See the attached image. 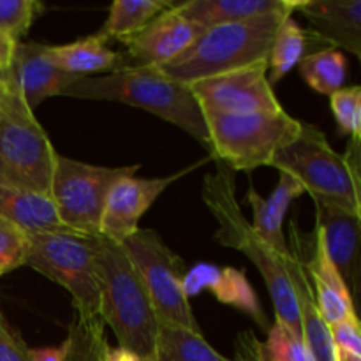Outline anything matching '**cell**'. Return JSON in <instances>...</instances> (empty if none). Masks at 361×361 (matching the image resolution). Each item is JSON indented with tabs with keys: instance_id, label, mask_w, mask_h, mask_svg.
Segmentation results:
<instances>
[{
	"instance_id": "7402d4cb",
	"label": "cell",
	"mask_w": 361,
	"mask_h": 361,
	"mask_svg": "<svg viewBox=\"0 0 361 361\" xmlns=\"http://www.w3.org/2000/svg\"><path fill=\"white\" fill-rule=\"evenodd\" d=\"M0 217L14 222L28 235L69 231L60 224L49 196L4 182H0Z\"/></svg>"
},
{
	"instance_id": "74e56055",
	"label": "cell",
	"mask_w": 361,
	"mask_h": 361,
	"mask_svg": "<svg viewBox=\"0 0 361 361\" xmlns=\"http://www.w3.org/2000/svg\"><path fill=\"white\" fill-rule=\"evenodd\" d=\"M6 95H7V74L6 71H4V73H0V113H2L4 109Z\"/></svg>"
},
{
	"instance_id": "f1b7e54d",
	"label": "cell",
	"mask_w": 361,
	"mask_h": 361,
	"mask_svg": "<svg viewBox=\"0 0 361 361\" xmlns=\"http://www.w3.org/2000/svg\"><path fill=\"white\" fill-rule=\"evenodd\" d=\"M42 11L37 0H0V34L21 42Z\"/></svg>"
},
{
	"instance_id": "30bf717a",
	"label": "cell",
	"mask_w": 361,
	"mask_h": 361,
	"mask_svg": "<svg viewBox=\"0 0 361 361\" xmlns=\"http://www.w3.org/2000/svg\"><path fill=\"white\" fill-rule=\"evenodd\" d=\"M136 267L161 324L201 334L189 298L183 293L185 263L152 229H137L122 243Z\"/></svg>"
},
{
	"instance_id": "ba28073f",
	"label": "cell",
	"mask_w": 361,
	"mask_h": 361,
	"mask_svg": "<svg viewBox=\"0 0 361 361\" xmlns=\"http://www.w3.org/2000/svg\"><path fill=\"white\" fill-rule=\"evenodd\" d=\"M25 267L62 286L73 298L76 316L101 317L92 236L73 231L32 233Z\"/></svg>"
},
{
	"instance_id": "44dd1931",
	"label": "cell",
	"mask_w": 361,
	"mask_h": 361,
	"mask_svg": "<svg viewBox=\"0 0 361 361\" xmlns=\"http://www.w3.org/2000/svg\"><path fill=\"white\" fill-rule=\"evenodd\" d=\"M48 56L56 69L76 78L111 74L127 66L126 55L113 51L102 37L87 35L67 44H48Z\"/></svg>"
},
{
	"instance_id": "6da1fadb",
	"label": "cell",
	"mask_w": 361,
	"mask_h": 361,
	"mask_svg": "<svg viewBox=\"0 0 361 361\" xmlns=\"http://www.w3.org/2000/svg\"><path fill=\"white\" fill-rule=\"evenodd\" d=\"M62 95L90 101H113L147 109L185 130L210 150L203 111L189 85L166 78L155 67H122L104 76L80 78Z\"/></svg>"
},
{
	"instance_id": "603a6c76",
	"label": "cell",
	"mask_w": 361,
	"mask_h": 361,
	"mask_svg": "<svg viewBox=\"0 0 361 361\" xmlns=\"http://www.w3.org/2000/svg\"><path fill=\"white\" fill-rule=\"evenodd\" d=\"M173 6V0H115L109 6L108 20L97 35L106 42L120 41L127 44L154 18Z\"/></svg>"
},
{
	"instance_id": "5bb4252c",
	"label": "cell",
	"mask_w": 361,
	"mask_h": 361,
	"mask_svg": "<svg viewBox=\"0 0 361 361\" xmlns=\"http://www.w3.org/2000/svg\"><path fill=\"white\" fill-rule=\"evenodd\" d=\"M6 73L7 80L32 111L46 99L62 95L80 80L56 69L48 56V44L41 42H18Z\"/></svg>"
},
{
	"instance_id": "9a60e30c",
	"label": "cell",
	"mask_w": 361,
	"mask_h": 361,
	"mask_svg": "<svg viewBox=\"0 0 361 361\" xmlns=\"http://www.w3.org/2000/svg\"><path fill=\"white\" fill-rule=\"evenodd\" d=\"M316 204V229L323 240L328 257L341 274L349 293H358L360 281V219L334 204L314 201Z\"/></svg>"
},
{
	"instance_id": "ffe728a7",
	"label": "cell",
	"mask_w": 361,
	"mask_h": 361,
	"mask_svg": "<svg viewBox=\"0 0 361 361\" xmlns=\"http://www.w3.org/2000/svg\"><path fill=\"white\" fill-rule=\"evenodd\" d=\"M303 192L305 189L302 183L295 176L286 175V173H279V183L268 200H263L252 185L247 192V203L252 207L254 214V222L250 226L271 249H275L282 256L289 254V245L284 236L286 212L289 204Z\"/></svg>"
},
{
	"instance_id": "ac0fdd59",
	"label": "cell",
	"mask_w": 361,
	"mask_h": 361,
	"mask_svg": "<svg viewBox=\"0 0 361 361\" xmlns=\"http://www.w3.org/2000/svg\"><path fill=\"white\" fill-rule=\"evenodd\" d=\"M307 275L314 291L317 312L328 326L355 316V302L341 274L328 257L317 229L312 233V257L305 263Z\"/></svg>"
},
{
	"instance_id": "cb8c5ba5",
	"label": "cell",
	"mask_w": 361,
	"mask_h": 361,
	"mask_svg": "<svg viewBox=\"0 0 361 361\" xmlns=\"http://www.w3.org/2000/svg\"><path fill=\"white\" fill-rule=\"evenodd\" d=\"M154 358L157 361H233L215 351L203 334L161 324Z\"/></svg>"
},
{
	"instance_id": "1f68e13d",
	"label": "cell",
	"mask_w": 361,
	"mask_h": 361,
	"mask_svg": "<svg viewBox=\"0 0 361 361\" xmlns=\"http://www.w3.org/2000/svg\"><path fill=\"white\" fill-rule=\"evenodd\" d=\"M330 335L334 338V344L337 351L348 353V355L360 356L361 358V330L358 314L342 319L341 323L331 324Z\"/></svg>"
},
{
	"instance_id": "f35d334b",
	"label": "cell",
	"mask_w": 361,
	"mask_h": 361,
	"mask_svg": "<svg viewBox=\"0 0 361 361\" xmlns=\"http://www.w3.org/2000/svg\"><path fill=\"white\" fill-rule=\"evenodd\" d=\"M337 360L338 361H361L360 356H353V355H348V353H342V351H337Z\"/></svg>"
},
{
	"instance_id": "ab89813d",
	"label": "cell",
	"mask_w": 361,
	"mask_h": 361,
	"mask_svg": "<svg viewBox=\"0 0 361 361\" xmlns=\"http://www.w3.org/2000/svg\"><path fill=\"white\" fill-rule=\"evenodd\" d=\"M140 361H157L154 356H147V358H140Z\"/></svg>"
},
{
	"instance_id": "e575fe53",
	"label": "cell",
	"mask_w": 361,
	"mask_h": 361,
	"mask_svg": "<svg viewBox=\"0 0 361 361\" xmlns=\"http://www.w3.org/2000/svg\"><path fill=\"white\" fill-rule=\"evenodd\" d=\"M99 361H140V356L130 353L129 349L120 348V345L113 348L106 342L101 349V355H99Z\"/></svg>"
},
{
	"instance_id": "4dcf8cb0",
	"label": "cell",
	"mask_w": 361,
	"mask_h": 361,
	"mask_svg": "<svg viewBox=\"0 0 361 361\" xmlns=\"http://www.w3.org/2000/svg\"><path fill=\"white\" fill-rule=\"evenodd\" d=\"M28 233L7 219L0 217V275L25 267Z\"/></svg>"
},
{
	"instance_id": "e0dca14e",
	"label": "cell",
	"mask_w": 361,
	"mask_h": 361,
	"mask_svg": "<svg viewBox=\"0 0 361 361\" xmlns=\"http://www.w3.org/2000/svg\"><path fill=\"white\" fill-rule=\"evenodd\" d=\"M296 11L309 20L314 37L361 59V0H298Z\"/></svg>"
},
{
	"instance_id": "4316f807",
	"label": "cell",
	"mask_w": 361,
	"mask_h": 361,
	"mask_svg": "<svg viewBox=\"0 0 361 361\" xmlns=\"http://www.w3.org/2000/svg\"><path fill=\"white\" fill-rule=\"evenodd\" d=\"M106 324L102 317H80L74 314L63 341L66 361H99L106 344Z\"/></svg>"
},
{
	"instance_id": "277c9868",
	"label": "cell",
	"mask_w": 361,
	"mask_h": 361,
	"mask_svg": "<svg viewBox=\"0 0 361 361\" xmlns=\"http://www.w3.org/2000/svg\"><path fill=\"white\" fill-rule=\"evenodd\" d=\"M270 166L295 176L314 201L361 215L360 141H351L342 155L317 127L302 122L298 136L275 154Z\"/></svg>"
},
{
	"instance_id": "3957f363",
	"label": "cell",
	"mask_w": 361,
	"mask_h": 361,
	"mask_svg": "<svg viewBox=\"0 0 361 361\" xmlns=\"http://www.w3.org/2000/svg\"><path fill=\"white\" fill-rule=\"evenodd\" d=\"M101 295V317L118 338V345L140 358L154 356L159 321L147 288L120 243L92 236Z\"/></svg>"
},
{
	"instance_id": "2e32d148",
	"label": "cell",
	"mask_w": 361,
	"mask_h": 361,
	"mask_svg": "<svg viewBox=\"0 0 361 361\" xmlns=\"http://www.w3.org/2000/svg\"><path fill=\"white\" fill-rule=\"evenodd\" d=\"M208 291L224 305H231L252 317L263 330H270L267 316L259 305L256 291L249 284L243 270L231 267H217L212 263H197L183 275V293L185 296H196L201 291Z\"/></svg>"
},
{
	"instance_id": "8992f818",
	"label": "cell",
	"mask_w": 361,
	"mask_h": 361,
	"mask_svg": "<svg viewBox=\"0 0 361 361\" xmlns=\"http://www.w3.org/2000/svg\"><path fill=\"white\" fill-rule=\"evenodd\" d=\"M55 159L48 134L7 80L0 113V182L49 196Z\"/></svg>"
},
{
	"instance_id": "f546056e",
	"label": "cell",
	"mask_w": 361,
	"mask_h": 361,
	"mask_svg": "<svg viewBox=\"0 0 361 361\" xmlns=\"http://www.w3.org/2000/svg\"><path fill=\"white\" fill-rule=\"evenodd\" d=\"M330 108L337 120L338 133L360 141L361 133V88L358 85L342 87L330 95Z\"/></svg>"
},
{
	"instance_id": "83f0119b",
	"label": "cell",
	"mask_w": 361,
	"mask_h": 361,
	"mask_svg": "<svg viewBox=\"0 0 361 361\" xmlns=\"http://www.w3.org/2000/svg\"><path fill=\"white\" fill-rule=\"evenodd\" d=\"M267 334L268 338L263 344L264 361H314L302 335L277 316Z\"/></svg>"
},
{
	"instance_id": "7a4b0ae2",
	"label": "cell",
	"mask_w": 361,
	"mask_h": 361,
	"mask_svg": "<svg viewBox=\"0 0 361 361\" xmlns=\"http://www.w3.org/2000/svg\"><path fill=\"white\" fill-rule=\"evenodd\" d=\"M203 201L214 219L217 221L215 240L221 245L240 250L249 257L261 277L264 279L268 293L274 302L275 316L284 321L291 330L302 335L300 310L295 291L286 270V257L271 249L243 215L236 200V187L233 171L221 161H217V171L204 176Z\"/></svg>"
},
{
	"instance_id": "484cf974",
	"label": "cell",
	"mask_w": 361,
	"mask_h": 361,
	"mask_svg": "<svg viewBox=\"0 0 361 361\" xmlns=\"http://www.w3.org/2000/svg\"><path fill=\"white\" fill-rule=\"evenodd\" d=\"M298 67L307 85L323 95L335 94L345 83L348 62L344 53L337 48H326L305 55Z\"/></svg>"
},
{
	"instance_id": "d4e9b609",
	"label": "cell",
	"mask_w": 361,
	"mask_h": 361,
	"mask_svg": "<svg viewBox=\"0 0 361 361\" xmlns=\"http://www.w3.org/2000/svg\"><path fill=\"white\" fill-rule=\"evenodd\" d=\"M309 48V34L289 14L277 28L268 53V83L275 85L302 62Z\"/></svg>"
},
{
	"instance_id": "7c38bea8",
	"label": "cell",
	"mask_w": 361,
	"mask_h": 361,
	"mask_svg": "<svg viewBox=\"0 0 361 361\" xmlns=\"http://www.w3.org/2000/svg\"><path fill=\"white\" fill-rule=\"evenodd\" d=\"M187 171L189 169L164 178H140L136 175L120 178L108 194L99 235L122 245L140 229L141 217L147 214L155 200Z\"/></svg>"
},
{
	"instance_id": "4fadbf2b",
	"label": "cell",
	"mask_w": 361,
	"mask_h": 361,
	"mask_svg": "<svg viewBox=\"0 0 361 361\" xmlns=\"http://www.w3.org/2000/svg\"><path fill=\"white\" fill-rule=\"evenodd\" d=\"M204 28L168 9L137 32L126 44L127 67H162L194 44Z\"/></svg>"
},
{
	"instance_id": "9c48e42d",
	"label": "cell",
	"mask_w": 361,
	"mask_h": 361,
	"mask_svg": "<svg viewBox=\"0 0 361 361\" xmlns=\"http://www.w3.org/2000/svg\"><path fill=\"white\" fill-rule=\"evenodd\" d=\"M137 169L140 164L106 168L56 154L49 200L60 224L80 235L97 236L109 190L123 176L136 175Z\"/></svg>"
},
{
	"instance_id": "5b68a950",
	"label": "cell",
	"mask_w": 361,
	"mask_h": 361,
	"mask_svg": "<svg viewBox=\"0 0 361 361\" xmlns=\"http://www.w3.org/2000/svg\"><path fill=\"white\" fill-rule=\"evenodd\" d=\"M289 14L293 13H270L207 28L178 59L157 69L169 80L190 85L204 78L268 62L277 28Z\"/></svg>"
},
{
	"instance_id": "52a82bcc",
	"label": "cell",
	"mask_w": 361,
	"mask_h": 361,
	"mask_svg": "<svg viewBox=\"0 0 361 361\" xmlns=\"http://www.w3.org/2000/svg\"><path fill=\"white\" fill-rule=\"evenodd\" d=\"M210 137V154L235 171L270 166L275 154L291 143L302 122L284 109L277 113L219 115L203 113Z\"/></svg>"
},
{
	"instance_id": "d590c367",
	"label": "cell",
	"mask_w": 361,
	"mask_h": 361,
	"mask_svg": "<svg viewBox=\"0 0 361 361\" xmlns=\"http://www.w3.org/2000/svg\"><path fill=\"white\" fill-rule=\"evenodd\" d=\"M30 361H66V348L56 345V348H37L30 349Z\"/></svg>"
},
{
	"instance_id": "d6a6232c",
	"label": "cell",
	"mask_w": 361,
	"mask_h": 361,
	"mask_svg": "<svg viewBox=\"0 0 361 361\" xmlns=\"http://www.w3.org/2000/svg\"><path fill=\"white\" fill-rule=\"evenodd\" d=\"M0 361H30V348L0 312Z\"/></svg>"
},
{
	"instance_id": "8d00e7d4",
	"label": "cell",
	"mask_w": 361,
	"mask_h": 361,
	"mask_svg": "<svg viewBox=\"0 0 361 361\" xmlns=\"http://www.w3.org/2000/svg\"><path fill=\"white\" fill-rule=\"evenodd\" d=\"M16 44H18L16 41H13V39L7 37V35L0 34V73L9 69V63H11V59H13V53H14V48H16Z\"/></svg>"
},
{
	"instance_id": "d6986e66",
	"label": "cell",
	"mask_w": 361,
	"mask_h": 361,
	"mask_svg": "<svg viewBox=\"0 0 361 361\" xmlns=\"http://www.w3.org/2000/svg\"><path fill=\"white\" fill-rule=\"evenodd\" d=\"M298 0H187L173 9L201 28L238 23L270 13H295Z\"/></svg>"
},
{
	"instance_id": "8fae6325",
	"label": "cell",
	"mask_w": 361,
	"mask_h": 361,
	"mask_svg": "<svg viewBox=\"0 0 361 361\" xmlns=\"http://www.w3.org/2000/svg\"><path fill=\"white\" fill-rule=\"evenodd\" d=\"M189 87L203 113L249 115L282 111L281 102L268 83V62L204 78Z\"/></svg>"
},
{
	"instance_id": "836d02e7",
	"label": "cell",
	"mask_w": 361,
	"mask_h": 361,
	"mask_svg": "<svg viewBox=\"0 0 361 361\" xmlns=\"http://www.w3.org/2000/svg\"><path fill=\"white\" fill-rule=\"evenodd\" d=\"M235 361H264L263 342L250 330L240 331L235 338Z\"/></svg>"
}]
</instances>
